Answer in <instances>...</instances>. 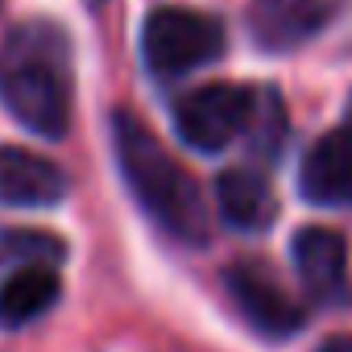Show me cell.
I'll return each instance as SVG.
<instances>
[{
	"label": "cell",
	"mask_w": 352,
	"mask_h": 352,
	"mask_svg": "<svg viewBox=\"0 0 352 352\" xmlns=\"http://www.w3.org/2000/svg\"><path fill=\"white\" fill-rule=\"evenodd\" d=\"M112 141L116 162L133 191V199L145 208V216L170 232L174 241L204 245L208 241V204L195 183V174L174 157L133 112L112 116Z\"/></svg>",
	"instance_id": "1"
},
{
	"label": "cell",
	"mask_w": 352,
	"mask_h": 352,
	"mask_svg": "<svg viewBox=\"0 0 352 352\" xmlns=\"http://www.w3.org/2000/svg\"><path fill=\"white\" fill-rule=\"evenodd\" d=\"M0 100L38 137H63L71 124V54L54 25H21L0 50Z\"/></svg>",
	"instance_id": "2"
},
{
	"label": "cell",
	"mask_w": 352,
	"mask_h": 352,
	"mask_svg": "<svg viewBox=\"0 0 352 352\" xmlns=\"http://www.w3.org/2000/svg\"><path fill=\"white\" fill-rule=\"evenodd\" d=\"M141 54L153 75H187L224 54V25L195 9H153L141 30Z\"/></svg>",
	"instance_id": "3"
},
{
	"label": "cell",
	"mask_w": 352,
	"mask_h": 352,
	"mask_svg": "<svg viewBox=\"0 0 352 352\" xmlns=\"http://www.w3.org/2000/svg\"><path fill=\"white\" fill-rule=\"evenodd\" d=\"M257 116V96L241 83H208L174 108V129L199 153H220L232 145Z\"/></svg>",
	"instance_id": "4"
},
{
	"label": "cell",
	"mask_w": 352,
	"mask_h": 352,
	"mask_svg": "<svg viewBox=\"0 0 352 352\" xmlns=\"http://www.w3.org/2000/svg\"><path fill=\"white\" fill-rule=\"evenodd\" d=\"M224 286L241 315L261 331V336H294L302 327V307L286 294V286L261 265V261H236L224 270Z\"/></svg>",
	"instance_id": "5"
},
{
	"label": "cell",
	"mask_w": 352,
	"mask_h": 352,
	"mask_svg": "<svg viewBox=\"0 0 352 352\" xmlns=\"http://www.w3.org/2000/svg\"><path fill=\"white\" fill-rule=\"evenodd\" d=\"M298 191L315 208H344L352 204V124L323 133L302 166H298Z\"/></svg>",
	"instance_id": "6"
},
{
	"label": "cell",
	"mask_w": 352,
	"mask_h": 352,
	"mask_svg": "<svg viewBox=\"0 0 352 352\" xmlns=\"http://www.w3.org/2000/svg\"><path fill=\"white\" fill-rule=\"evenodd\" d=\"M294 270L315 302H348V249L331 228H302L294 236Z\"/></svg>",
	"instance_id": "7"
},
{
	"label": "cell",
	"mask_w": 352,
	"mask_h": 352,
	"mask_svg": "<svg viewBox=\"0 0 352 352\" xmlns=\"http://www.w3.org/2000/svg\"><path fill=\"white\" fill-rule=\"evenodd\" d=\"M67 195V174L21 145H0V204L5 208H50Z\"/></svg>",
	"instance_id": "8"
},
{
	"label": "cell",
	"mask_w": 352,
	"mask_h": 352,
	"mask_svg": "<svg viewBox=\"0 0 352 352\" xmlns=\"http://www.w3.org/2000/svg\"><path fill=\"white\" fill-rule=\"evenodd\" d=\"M216 204H220V216L241 232H265L278 216L274 187L257 170H245V166L224 170L216 179Z\"/></svg>",
	"instance_id": "9"
},
{
	"label": "cell",
	"mask_w": 352,
	"mask_h": 352,
	"mask_svg": "<svg viewBox=\"0 0 352 352\" xmlns=\"http://www.w3.org/2000/svg\"><path fill=\"white\" fill-rule=\"evenodd\" d=\"M58 274L46 261L21 265L17 274H9L0 282V327H25L34 323L46 307L58 302Z\"/></svg>",
	"instance_id": "10"
},
{
	"label": "cell",
	"mask_w": 352,
	"mask_h": 352,
	"mask_svg": "<svg viewBox=\"0 0 352 352\" xmlns=\"http://www.w3.org/2000/svg\"><path fill=\"white\" fill-rule=\"evenodd\" d=\"M265 9L274 13V25L286 30V38H298L311 25H319L331 5L327 0H265Z\"/></svg>",
	"instance_id": "11"
},
{
	"label": "cell",
	"mask_w": 352,
	"mask_h": 352,
	"mask_svg": "<svg viewBox=\"0 0 352 352\" xmlns=\"http://www.w3.org/2000/svg\"><path fill=\"white\" fill-rule=\"evenodd\" d=\"M315 352H352V336H331V340H323Z\"/></svg>",
	"instance_id": "12"
}]
</instances>
